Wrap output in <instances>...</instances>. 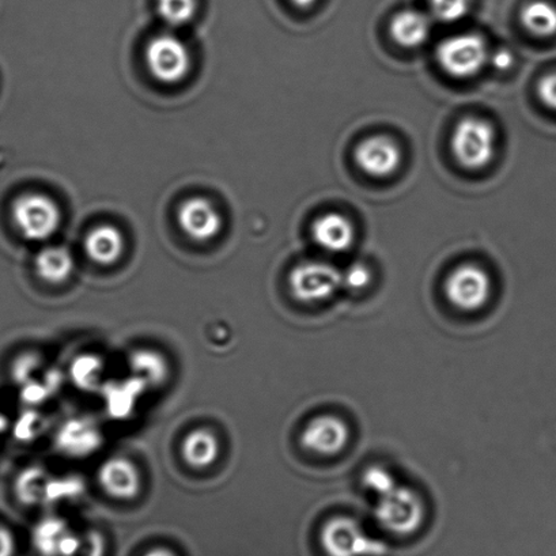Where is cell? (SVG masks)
<instances>
[{
	"mask_svg": "<svg viewBox=\"0 0 556 556\" xmlns=\"http://www.w3.org/2000/svg\"><path fill=\"white\" fill-rule=\"evenodd\" d=\"M379 526L397 536H408L422 527L425 505L417 491L397 484L395 489L379 496L375 509Z\"/></svg>",
	"mask_w": 556,
	"mask_h": 556,
	"instance_id": "cell-1",
	"label": "cell"
},
{
	"mask_svg": "<svg viewBox=\"0 0 556 556\" xmlns=\"http://www.w3.org/2000/svg\"><path fill=\"white\" fill-rule=\"evenodd\" d=\"M320 542L328 556H382L387 545L371 538L358 521L337 517L323 527Z\"/></svg>",
	"mask_w": 556,
	"mask_h": 556,
	"instance_id": "cell-2",
	"label": "cell"
},
{
	"mask_svg": "<svg viewBox=\"0 0 556 556\" xmlns=\"http://www.w3.org/2000/svg\"><path fill=\"white\" fill-rule=\"evenodd\" d=\"M13 219L29 241H46L56 233L62 213L55 201L42 193H26L14 202Z\"/></svg>",
	"mask_w": 556,
	"mask_h": 556,
	"instance_id": "cell-3",
	"label": "cell"
},
{
	"mask_svg": "<svg viewBox=\"0 0 556 556\" xmlns=\"http://www.w3.org/2000/svg\"><path fill=\"white\" fill-rule=\"evenodd\" d=\"M452 150L467 169L488 166L495 153V131L483 118H464L452 135Z\"/></svg>",
	"mask_w": 556,
	"mask_h": 556,
	"instance_id": "cell-4",
	"label": "cell"
},
{
	"mask_svg": "<svg viewBox=\"0 0 556 556\" xmlns=\"http://www.w3.org/2000/svg\"><path fill=\"white\" fill-rule=\"evenodd\" d=\"M489 56L485 41L473 34L450 37L437 50V59L444 72L460 79L472 78L482 72Z\"/></svg>",
	"mask_w": 556,
	"mask_h": 556,
	"instance_id": "cell-5",
	"label": "cell"
},
{
	"mask_svg": "<svg viewBox=\"0 0 556 556\" xmlns=\"http://www.w3.org/2000/svg\"><path fill=\"white\" fill-rule=\"evenodd\" d=\"M146 63L162 84L181 83L191 70V53L186 42L173 34H162L146 47Z\"/></svg>",
	"mask_w": 556,
	"mask_h": 556,
	"instance_id": "cell-6",
	"label": "cell"
},
{
	"mask_svg": "<svg viewBox=\"0 0 556 556\" xmlns=\"http://www.w3.org/2000/svg\"><path fill=\"white\" fill-rule=\"evenodd\" d=\"M291 293L302 302H321L343 286V274L321 262H307L296 266L289 277Z\"/></svg>",
	"mask_w": 556,
	"mask_h": 556,
	"instance_id": "cell-7",
	"label": "cell"
},
{
	"mask_svg": "<svg viewBox=\"0 0 556 556\" xmlns=\"http://www.w3.org/2000/svg\"><path fill=\"white\" fill-rule=\"evenodd\" d=\"M445 293L446 299L458 309L466 312L482 309L491 295L489 274L475 264H464L447 277Z\"/></svg>",
	"mask_w": 556,
	"mask_h": 556,
	"instance_id": "cell-8",
	"label": "cell"
},
{
	"mask_svg": "<svg viewBox=\"0 0 556 556\" xmlns=\"http://www.w3.org/2000/svg\"><path fill=\"white\" fill-rule=\"evenodd\" d=\"M56 450L63 455L83 458L93 455L102 444L99 424L90 417H75L59 428L55 437Z\"/></svg>",
	"mask_w": 556,
	"mask_h": 556,
	"instance_id": "cell-9",
	"label": "cell"
},
{
	"mask_svg": "<svg viewBox=\"0 0 556 556\" xmlns=\"http://www.w3.org/2000/svg\"><path fill=\"white\" fill-rule=\"evenodd\" d=\"M177 223L190 239L204 242L215 239L223 229V217L204 198H191L178 207Z\"/></svg>",
	"mask_w": 556,
	"mask_h": 556,
	"instance_id": "cell-10",
	"label": "cell"
},
{
	"mask_svg": "<svg viewBox=\"0 0 556 556\" xmlns=\"http://www.w3.org/2000/svg\"><path fill=\"white\" fill-rule=\"evenodd\" d=\"M301 441L307 451L320 456H333L349 444L350 430L342 419L321 415L306 425Z\"/></svg>",
	"mask_w": 556,
	"mask_h": 556,
	"instance_id": "cell-11",
	"label": "cell"
},
{
	"mask_svg": "<svg viewBox=\"0 0 556 556\" xmlns=\"http://www.w3.org/2000/svg\"><path fill=\"white\" fill-rule=\"evenodd\" d=\"M355 161L362 170L374 177H387L397 170L402 151L392 139L374 137L365 139L355 150Z\"/></svg>",
	"mask_w": 556,
	"mask_h": 556,
	"instance_id": "cell-12",
	"label": "cell"
},
{
	"mask_svg": "<svg viewBox=\"0 0 556 556\" xmlns=\"http://www.w3.org/2000/svg\"><path fill=\"white\" fill-rule=\"evenodd\" d=\"M31 540L41 556H74L83 542V538L74 533L66 521L56 517L37 523Z\"/></svg>",
	"mask_w": 556,
	"mask_h": 556,
	"instance_id": "cell-13",
	"label": "cell"
},
{
	"mask_svg": "<svg viewBox=\"0 0 556 556\" xmlns=\"http://www.w3.org/2000/svg\"><path fill=\"white\" fill-rule=\"evenodd\" d=\"M99 482L105 493L116 500H134L140 490L138 468L124 457H112L102 464Z\"/></svg>",
	"mask_w": 556,
	"mask_h": 556,
	"instance_id": "cell-14",
	"label": "cell"
},
{
	"mask_svg": "<svg viewBox=\"0 0 556 556\" xmlns=\"http://www.w3.org/2000/svg\"><path fill=\"white\" fill-rule=\"evenodd\" d=\"M148 388L146 382L135 376L131 379L111 381L102 386L101 395L104 397L108 415L117 420L129 418Z\"/></svg>",
	"mask_w": 556,
	"mask_h": 556,
	"instance_id": "cell-15",
	"label": "cell"
},
{
	"mask_svg": "<svg viewBox=\"0 0 556 556\" xmlns=\"http://www.w3.org/2000/svg\"><path fill=\"white\" fill-rule=\"evenodd\" d=\"M312 235L316 244L323 250L340 253L353 245L355 231L353 225L343 215L329 213L313 224Z\"/></svg>",
	"mask_w": 556,
	"mask_h": 556,
	"instance_id": "cell-16",
	"label": "cell"
},
{
	"mask_svg": "<svg viewBox=\"0 0 556 556\" xmlns=\"http://www.w3.org/2000/svg\"><path fill=\"white\" fill-rule=\"evenodd\" d=\"M85 250L94 263L110 266L122 256L124 250L122 231L111 225L97 226L86 237Z\"/></svg>",
	"mask_w": 556,
	"mask_h": 556,
	"instance_id": "cell-17",
	"label": "cell"
},
{
	"mask_svg": "<svg viewBox=\"0 0 556 556\" xmlns=\"http://www.w3.org/2000/svg\"><path fill=\"white\" fill-rule=\"evenodd\" d=\"M75 263L72 252L64 247H48L36 256L37 275L48 283L59 285L72 277Z\"/></svg>",
	"mask_w": 556,
	"mask_h": 556,
	"instance_id": "cell-18",
	"label": "cell"
},
{
	"mask_svg": "<svg viewBox=\"0 0 556 556\" xmlns=\"http://www.w3.org/2000/svg\"><path fill=\"white\" fill-rule=\"evenodd\" d=\"M391 35L399 46L417 48L428 41L430 21L425 14L406 10L399 13L391 24Z\"/></svg>",
	"mask_w": 556,
	"mask_h": 556,
	"instance_id": "cell-19",
	"label": "cell"
},
{
	"mask_svg": "<svg viewBox=\"0 0 556 556\" xmlns=\"http://www.w3.org/2000/svg\"><path fill=\"white\" fill-rule=\"evenodd\" d=\"M218 439L208 430H193L182 442L184 460L193 468L202 469L213 466L218 458Z\"/></svg>",
	"mask_w": 556,
	"mask_h": 556,
	"instance_id": "cell-20",
	"label": "cell"
},
{
	"mask_svg": "<svg viewBox=\"0 0 556 556\" xmlns=\"http://www.w3.org/2000/svg\"><path fill=\"white\" fill-rule=\"evenodd\" d=\"M128 366L132 376L146 382L148 387L164 384L169 375V367L164 356L148 349L134 351L129 355Z\"/></svg>",
	"mask_w": 556,
	"mask_h": 556,
	"instance_id": "cell-21",
	"label": "cell"
},
{
	"mask_svg": "<svg viewBox=\"0 0 556 556\" xmlns=\"http://www.w3.org/2000/svg\"><path fill=\"white\" fill-rule=\"evenodd\" d=\"M522 25L532 35L551 37L556 35V8L545 0H532L521 12Z\"/></svg>",
	"mask_w": 556,
	"mask_h": 556,
	"instance_id": "cell-22",
	"label": "cell"
},
{
	"mask_svg": "<svg viewBox=\"0 0 556 556\" xmlns=\"http://www.w3.org/2000/svg\"><path fill=\"white\" fill-rule=\"evenodd\" d=\"M102 374H104V362L97 355H79L70 366L73 384L85 392L101 390Z\"/></svg>",
	"mask_w": 556,
	"mask_h": 556,
	"instance_id": "cell-23",
	"label": "cell"
},
{
	"mask_svg": "<svg viewBox=\"0 0 556 556\" xmlns=\"http://www.w3.org/2000/svg\"><path fill=\"white\" fill-rule=\"evenodd\" d=\"M51 477L40 467H30L20 473L15 482V491L25 505L46 504L48 484Z\"/></svg>",
	"mask_w": 556,
	"mask_h": 556,
	"instance_id": "cell-24",
	"label": "cell"
},
{
	"mask_svg": "<svg viewBox=\"0 0 556 556\" xmlns=\"http://www.w3.org/2000/svg\"><path fill=\"white\" fill-rule=\"evenodd\" d=\"M156 12L170 28H180L195 15L197 0H159Z\"/></svg>",
	"mask_w": 556,
	"mask_h": 556,
	"instance_id": "cell-25",
	"label": "cell"
},
{
	"mask_svg": "<svg viewBox=\"0 0 556 556\" xmlns=\"http://www.w3.org/2000/svg\"><path fill=\"white\" fill-rule=\"evenodd\" d=\"M84 483L78 478H51L48 484L46 504H58V502L77 498L83 494Z\"/></svg>",
	"mask_w": 556,
	"mask_h": 556,
	"instance_id": "cell-26",
	"label": "cell"
},
{
	"mask_svg": "<svg viewBox=\"0 0 556 556\" xmlns=\"http://www.w3.org/2000/svg\"><path fill=\"white\" fill-rule=\"evenodd\" d=\"M431 13L445 24H455L466 17L469 0H429Z\"/></svg>",
	"mask_w": 556,
	"mask_h": 556,
	"instance_id": "cell-27",
	"label": "cell"
},
{
	"mask_svg": "<svg viewBox=\"0 0 556 556\" xmlns=\"http://www.w3.org/2000/svg\"><path fill=\"white\" fill-rule=\"evenodd\" d=\"M364 484L366 489L377 496H381L395 489L397 485L395 477L387 468L381 466H371L364 473Z\"/></svg>",
	"mask_w": 556,
	"mask_h": 556,
	"instance_id": "cell-28",
	"label": "cell"
},
{
	"mask_svg": "<svg viewBox=\"0 0 556 556\" xmlns=\"http://www.w3.org/2000/svg\"><path fill=\"white\" fill-rule=\"evenodd\" d=\"M371 280L370 269L365 264H353L343 273V286L350 290L359 291L367 288Z\"/></svg>",
	"mask_w": 556,
	"mask_h": 556,
	"instance_id": "cell-29",
	"label": "cell"
},
{
	"mask_svg": "<svg viewBox=\"0 0 556 556\" xmlns=\"http://www.w3.org/2000/svg\"><path fill=\"white\" fill-rule=\"evenodd\" d=\"M39 356L34 354H26L21 356V358H18L13 366V376L15 381H17L18 384L24 386L26 382L34 380V374L37 369H39Z\"/></svg>",
	"mask_w": 556,
	"mask_h": 556,
	"instance_id": "cell-30",
	"label": "cell"
},
{
	"mask_svg": "<svg viewBox=\"0 0 556 556\" xmlns=\"http://www.w3.org/2000/svg\"><path fill=\"white\" fill-rule=\"evenodd\" d=\"M105 543L100 533L89 532L83 538L79 548L74 556H104Z\"/></svg>",
	"mask_w": 556,
	"mask_h": 556,
	"instance_id": "cell-31",
	"label": "cell"
},
{
	"mask_svg": "<svg viewBox=\"0 0 556 556\" xmlns=\"http://www.w3.org/2000/svg\"><path fill=\"white\" fill-rule=\"evenodd\" d=\"M538 93L545 106L556 111V73L540 80Z\"/></svg>",
	"mask_w": 556,
	"mask_h": 556,
	"instance_id": "cell-32",
	"label": "cell"
},
{
	"mask_svg": "<svg viewBox=\"0 0 556 556\" xmlns=\"http://www.w3.org/2000/svg\"><path fill=\"white\" fill-rule=\"evenodd\" d=\"M51 395V390H48L47 384L39 381H29L24 384L23 399L26 403L37 404L45 402Z\"/></svg>",
	"mask_w": 556,
	"mask_h": 556,
	"instance_id": "cell-33",
	"label": "cell"
},
{
	"mask_svg": "<svg viewBox=\"0 0 556 556\" xmlns=\"http://www.w3.org/2000/svg\"><path fill=\"white\" fill-rule=\"evenodd\" d=\"M37 425H39V417H37V414L30 413L24 415L23 419H20L17 428H15V431H17L18 439H34L37 431L40 430V426Z\"/></svg>",
	"mask_w": 556,
	"mask_h": 556,
	"instance_id": "cell-34",
	"label": "cell"
},
{
	"mask_svg": "<svg viewBox=\"0 0 556 556\" xmlns=\"http://www.w3.org/2000/svg\"><path fill=\"white\" fill-rule=\"evenodd\" d=\"M489 62L491 63V66L498 70V72H506V70H509L513 66L515 59H513L511 52L507 50H498L490 53Z\"/></svg>",
	"mask_w": 556,
	"mask_h": 556,
	"instance_id": "cell-35",
	"label": "cell"
},
{
	"mask_svg": "<svg viewBox=\"0 0 556 556\" xmlns=\"http://www.w3.org/2000/svg\"><path fill=\"white\" fill-rule=\"evenodd\" d=\"M15 543L13 534L0 526V556H13Z\"/></svg>",
	"mask_w": 556,
	"mask_h": 556,
	"instance_id": "cell-36",
	"label": "cell"
},
{
	"mask_svg": "<svg viewBox=\"0 0 556 556\" xmlns=\"http://www.w3.org/2000/svg\"><path fill=\"white\" fill-rule=\"evenodd\" d=\"M291 3L295 4L296 8L307 9L313 7L317 0H290Z\"/></svg>",
	"mask_w": 556,
	"mask_h": 556,
	"instance_id": "cell-37",
	"label": "cell"
},
{
	"mask_svg": "<svg viewBox=\"0 0 556 556\" xmlns=\"http://www.w3.org/2000/svg\"><path fill=\"white\" fill-rule=\"evenodd\" d=\"M144 556H176V555L172 554L169 549L155 548V549L149 551V553L146 554Z\"/></svg>",
	"mask_w": 556,
	"mask_h": 556,
	"instance_id": "cell-38",
	"label": "cell"
},
{
	"mask_svg": "<svg viewBox=\"0 0 556 556\" xmlns=\"http://www.w3.org/2000/svg\"><path fill=\"white\" fill-rule=\"evenodd\" d=\"M9 428V420L4 414L0 413V434L4 433Z\"/></svg>",
	"mask_w": 556,
	"mask_h": 556,
	"instance_id": "cell-39",
	"label": "cell"
}]
</instances>
